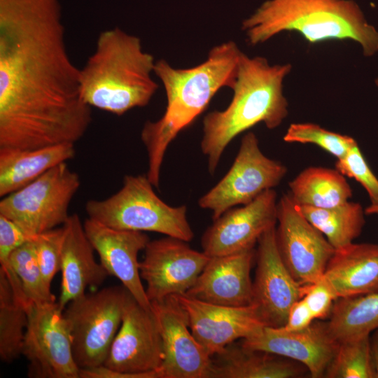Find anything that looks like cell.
I'll return each instance as SVG.
<instances>
[{
  "label": "cell",
  "mask_w": 378,
  "mask_h": 378,
  "mask_svg": "<svg viewBox=\"0 0 378 378\" xmlns=\"http://www.w3.org/2000/svg\"><path fill=\"white\" fill-rule=\"evenodd\" d=\"M0 148L76 144L92 122L53 0H3Z\"/></svg>",
  "instance_id": "cell-1"
},
{
  "label": "cell",
  "mask_w": 378,
  "mask_h": 378,
  "mask_svg": "<svg viewBox=\"0 0 378 378\" xmlns=\"http://www.w3.org/2000/svg\"><path fill=\"white\" fill-rule=\"evenodd\" d=\"M241 51L232 41L213 47L202 63L188 69H176L166 60L155 62L154 74L161 80L167 106L156 121H147L141 139L148 155L147 177L158 188L163 158L170 143L207 108L224 87L235 85Z\"/></svg>",
  "instance_id": "cell-2"
},
{
  "label": "cell",
  "mask_w": 378,
  "mask_h": 378,
  "mask_svg": "<svg viewBox=\"0 0 378 378\" xmlns=\"http://www.w3.org/2000/svg\"><path fill=\"white\" fill-rule=\"evenodd\" d=\"M291 69L290 64L272 65L265 57H249L241 52L230 103L225 109L209 112L203 119L200 147L207 157L211 174L237 135L260 122L275 129L287 117L288 103L283 93V82Z\"/></svg>",
  "instance_id": "cell-3"
},
{
  "label": "cell",
  "mask_w": 378,
  "mask_h": 378,
  "mask_svg": "<svg viewBox=\"0 0 378 378\" xmlns=\"http://www.w3.org/2000/svg\"><path fill=\"white\" fill-rule=\"evenodd\" d=\"M155 64L138 36L118 27L102 31L80 69L81 99L91 108L118 116L146 106L158 88L152 78Z\"/></svg>",
  "instance_id": "cell-4"
},
{
  "label": "cell",
  "mask_w": 378,
  "mask_h": 378,
  "mask_svg": "<svg viewBox=\"0 0 378 378\" xmlns=\"http://www.w3.org/2000/svg\"><path fill=\"white\" fill-rule=\"evenodd\" d=\"M252 46L284 31H295L309 43L351 40L363 53L378 52V31L354 0H267L242 22Z\"/></svg>",
  "instance_id": "cell-5"
},
{
  "label": "cell",
  "mask_w": 378,
  "mask_h": 378,
  "mask_svg": "<svg viewBox=\"0 0 378 378\" xmlns=\"http://www.w3.org/2000/svg\"><path fill=\"white\" fill-rule=\"evenodd\" d=\"M146 175H127L121 188L104 200L85 204L89 218L110 227L155 232L190 241L194 232L187 219L185 205L172 206L154 192Z\"/></svg>",
  "instance_id": "cell-6"
},
{
  "label": "cell",
  "mask_w": 378,
  "mask_h": 378,
  "mask_svg": "<svg viewBox=\"0 0 378 378\" xmlns=\"http://www.w3.org/2000/svg\"><path fill=\"white\" fill-rule=\"evenodd\" d=\"M164 351L155 316L130 295L103 365L80 369V378H159Z\"/></svg>",
  "instance_id": "cell-7"
},
{
  "label": "cell",
  "mask_w": 378,
  "mask_h": 378,
  "mask_svg": "<svg viewBox=\"0 0 378 378\" xmlns=\"http://www.w3.org/2000/svg\"><path fill=\"white\" fill-rule=\"evenodd\" d=\"M130 295L123 286H113L85 293L66 305L63 314L80 369L104 365Z\"/></svg>",
  "instance_id": "cell-8"
},
{
  "label": "cell",
  "mask_w": 378,
  "mask_h": 378,
  "mask_svg": "<svg viewBox=\"0 0 378 378\" xmlns=\"http://www.w3.org/2000/svg\"><path fill=\"white\" fill-rule=\"evenodd\" d=\"M80 186L78 174L66 162L59 164L24 187L3 197L0 215L35 237L64 225Z\"/></svg>",
  "instance_id": "cell-9"
},
{
  "label": "cell",
  "mask_w": 378,
  "mask_h": 378,
  "mask_svg": "<svg viewBox=\"0 0 378 378\" xmlns=\"http://www.w3.org/2000/svg\"><path fill=\"white\" fill-rule=\"evenodd\" d=\"M287 171L282 162L266 156L256 135L248 132L241 139L230 169L200 198L199 206L211 211L214 220L230 209L247 204L264 191L274 189Z\"/></svg>",
  "instance_id": "cell-10"
},
{
  "label": "cell",
  "mask_w": 378,
  "mask_h": 378,
  "mask_svg": "<svg viewBox=\"0 0 378 378\" xmlns=\"http://www.w3.org/2000/svg\"><path fill=\"white\" fill-rule=\"evenodd\" d=\"M63 312L57 302L27 309L22 355L29 362V377L80 378Z\"/></svg>",
  "instance_id": "cell-11"
},
{
  "label": "cell",
  "mask_w": 378,
  "mask_h": 378,
  "mask_svg": "<svg viewBox=\"0 0 378 378\" xmlns=\"http://www.w3.org/2000/svg\"><path fill=\"white\" fill-rule=\"evenodd\" d=\"M277 248L293 278L304 286L322 277L335 250L307 220L288 192L277 202Z\"/></svg>",
  "instance_id": "cell-12"
},
{
  "label": "cell",
  "mask_w": 378,
  "mask_h": 378,
  "mask_svg": "<svg viewBox=\"0 0 378 378\" xmlns=\"http://www.w3.org/2000/svg\"><path fill=\"white\" fill-rule=\"evenodd\" d=\"M187 243L167 236L147 244L139 272L150 303L186 294L208 262L209 255L191 248Z\"/></svg>",
  "instance_id": "cell-13"
},
{
  "label": "cell",
  "mask_w": 378,
  "mask_h": 378,
  "mask_svg": "<svg viewBox=\"0 0 378 378\" xmlns=\"http://www.w3.org/2000/svg\"><path fill=\"white\" fill-rule=\"evenodd\" d=\"M251 305L265 326L285 325L293 304L302 297V286L291 275L279 252L276 225L258 241Z\"/></svg>",
  "instance_id": "cell-14"
},
{
  "label": "cell",
  "mask_w": 378,
  "mask_h": 378,
  "mask_svg": "<svg viewBox=\"0 0 378 378\" xmlns=\"http://www.w3.org/2000/svg\"><path fill=\"white\" fill-rule=\"evenodd\" d=\"M164 351L159 378H209L212 357L192 335L175 295L151 302Z\"/></svg>",
  "instance_id": "cell-15"
},
{
  "label": "cell",
  "mask_w": 378,
  "mask_h": 378,
  "mask_svg": "<svg viewBox=\"0 0 378 378\" xmlns=\"http://www.w3.org/2000/svg\"><path fill=\"white\" fill-rule=\"evenodd\" d=\"M277 202L276 191L270 189L250 203L226 211L204 232L202 251L213 257L254 248L261 235L276 225Z\"/></svg>",
  "instance_id": "cell-16"
},
{
  "label": "cell",
  "mask_w": 378,
  "mask_h": 378,
  "mask_svg": "<svg viewBox=\"0 0 378 378\" xmlns=\"http://www.w3.org/2000/svg\"><path fill=\"white\" fill-rule=\"evenodd\" d=\"M246 349L264 351L303 365L312 378L324 377L338 346L327 322L314 320L301 330L265 326L254 335L243 339Z\"/></svg>",
  "instance_id": "cell-17"
},
{
  "label": "cell",
  "mask_w": 378,
  "mask_h": 378,
  "mask_svg": "<svg viewBox=\"0 0 378 378\" xmlns=\"http://www.w3.org/2000/svg\"><path fill=\"white\" fill-rule=\"evenodd\" d=\"M175 296L187 314L192 335L211 357L265 326L252 305L229 307L206 302L186 294Z\"/></svg>",
  "instance_id": "cell-18"
},
{
  "label": "cell",
  "mask_w": 378,
  "mask_h": 378,
  "mask_svg": "<svg viewBox=\"0 0 378 378\" xmlns=\"http://www.w3.org/2000/svg\"><path fill=\"white\" fill-rule=\"evenodd\" d=\"M88 239L97 252L100 263L118 279L144 307L151 309L139 272V253L150 241L144 232L118 230L88 218L83 223Z\"/></svg>",
  "instance_id": "cell-19"
},
{
  "label": "cell",
  "mask_w": 378,
  "mask_h": 378,
  "mask_svg": "<svg viewBox=\"0 0 378 378\" xmlns=\"http://www.w3.org/2000/svg\"><path fill=\"white\" fill-rule=\"evenodd\" d=\"M255 257L254 248L210 257L186 295L215 304L251 305L253 281L251 270Z\"/></svg>",
  "instance_id": "cell-20"
},
{
  "label": "cell",
  "mask_w": 378,
  "mask_h": 378,
  "mask_svg": "<svg viewBox=\"0 0 378 378\" xmlns=\"http://www.w3.org/2000/svg\"><path fill=\"white\" fill-rule=\"evenodd\" d=\"M62 227V282L57 303L64 311L70 302L85 295L88 287L101 285L108 274L95 260L94 249L86 236L79 216L70 215Z\"/></svg>",
  "instance_id": "cell-21"
},
{
  "label": "cell",
  "mask_w": 378,
  "mask_h": 378,
  "mask_svg": "<svg viewBox=\"0 0 378 378\" xmlns=\"http://www.w3.org/2000/svg\"><path fill=\"white\" fill-rule=\"evenodd\" d=\"M338 298L378 292V244L351 243L335 251L323 274Z\"/></svg>",
  "instance_id": "cell-22"
},
{
  "label": "cell",
  "mask_w": 378,
  "mask_h": 378,
  "mask_svg": "<svg viewBox=\"0 0 378 378\" xmlns=\"http://www.w3.org/2000/svg\"><path fill=\"white\" fill-rule=\"evenodd\" d=\"M214 356L209 378H297L309 374L295 360L248 349L241 343L233 342Z\"/></svg>",
  "instance_id": "cell-23"
},
{
  "label": "cell",
  "mask_w": 378,
  "mask_h": 378,
  "mask_svg": "<svg viewBox=\"0 0 378 378\" xmlns=\"http://www.w3.org/2000/svg\"><path fill=\"white\" fill-rule=\"evenodd\" d=\"M75 154V144L71 143L34 149L0 148V196L24 187Z\"/></svg>",
  "instance_id": "cell-24"
},
{
  "label": "cell",
  "mask_w": 378,
  "mask_h": 378,
  "mask_svg": "<svg viewBox=\"0 0 378 378\" xmlns=\"http://www.w3.org/2000/svg\"><path fill=\"white\" fill-rule=\"evenodd\" d=\"M336 169L309 167L288 183L289 194L298 206L330 208L349 201L353 192Z\"/></svg>",
  "instance_id": "cell-25"
},
{
  "label": "cell",
  "mask_w": 378,
  "mask_h": 378,
  "mask_svg": "<svg viewBox=\"0 0 378 378\" xmlns=\"http://www.w3.org/2000/svg\"><path fill=\"white\" fill-rule=\"evenodd\" d=\"M298 206L307 220L325 236L335 250L353 243L365 223V209L358 202L349 200L330 208Z\"/></svg>",
  "instance_id": "cell-26"
},
{
  "label": "cell",
  "mask_w": 378,
  "mask_h": 378,
  "mask_svg": "<svg viewBox=\"0 0 378 378\" xmlns=\"http://www.w3.org/2000/svg\"><path fill=\"white\" fill-rule=\"evenodd\" d=\"M328 318L329 331L338 342L370 335L378 328V292L337 298Z\"/></svg>",
  "instance_id": "cell-27"
},
{
  "label": "cell",
  "mask_w": 378,
  "mask_h": 378,
  "mask_svg": "<svg viewBox=\"0 0 378 378\" xmlns=\"http://www.w3.org/2000/svg\"><path fill=\"white\" fill-rule=\"evenodd\" d=\"M27 323V309L17 302L0 270V357L4 362L11 363L22 355Z\"/></svg>",
  "instance_id": "cell-28"
},
{
  "label": "cell",
  "mask_w": 378,
  "mask_h": 378,
  "mask_svg": "<svg viewBox=\"0 0 378 378\" xmlns=\"http://www.w3.org/2000/svg\"><path fill=\"white\" fill-rule=\"evenodd\" d=\"M324 377L376 378L370 346V335L338 342Z\"/></svg>",
  "instance_id": "cell-29"
},
{
  "label": "cell",
  "mask_w": 378,
  "mask_h": 378,
  "mask_svg": "<svg viewBox=\"0 0 378 378\" xmlns=\"http://www.w3.org/2000/svg\"><path fill=\"white\" fill-rule=\"evenodd\" d=\"M9 262L30 306L56 302L50 286L46 282L41 271L33 240L15 249L9 256Z\"/></svg>",
  "instance_id": "cell-30"
},
{
  "label": "cell",
  "mask_w": 378,
  "mask_h": 378,
  "mask_svg": "<svg viewBox=\"0 0 378 378\" xmlns=\"http://www.w3.org/2000/svg\"><path fill=\"white\" fill-rule=\"evenodd\" d=\"M283 139L287 143L314 144L337 159L344 157L357 143L350 136L328 130L311 122L290 124Z\"/></svg>",
  "instance_id": "cell-31"
},
{
  "label": "cell",
  "mask_w": 378,
  "mask_h": 378,
  "mask_svg": "<svg viewBox=\"0 0 378 378\" xmlns=\"http://www.w3.org/2000/svg\"><path fill=\"white\" fill-rule=\"evenodd\" d=\"M63 233L64 229L62 226L38 234L33 239L41 271L49 286L61 269Z\"/></svg>",
  "instance_id": "cell-32"
},
{
  "label": "cell",
  "mask_w": 378,
  "mask_h": 378,
  "mask_svg": "<svg viewBox=\"0 0 378 378\" xmlns=\"http://www.w3.org/2000/svg\"><path fill=\"white\" fill-rule=\"evenodd\" d=\"M335 166L344 176L355 179L365 188L370 204L378 202V178L368 164L358 143L344 157L337 159Z\"/></svg>",
  "instance_id": "cell-33"
},
{
  "label": "cell",
  "mask_w": 378,
  "mask_h": 378,
  "mask_svg": "<svg viewBox=\"0 0 378 378\" xmlns=\"http://www.w3.org/2000/svg\"><path fill=\"white\" fill-rule=\"evenodd\" d=\"M315 320H324L330 316L333 304L338 298L333 288L324 278L302 286V297Z\"/></svg>",
  "instance_id": "cell-34"
},
{
  "label": "cell",
  "mask_w": 378,
  "mask_h": 378,
  "mask_svg": "<svg viewBox=\"0 0 378 378\" xmlns=\"http://www.w3.org/2000/svg\"><path fill=\"white\" fill-rule=\"evenodd\" d=\"M34 238L15 223L0 215V261L8 259L15 249Z\"/></svg>",
  "instance_id": "cell-35"
},
{
  "label": "cell",
  "mask_w": 378,
  "mask_h": 378,
  "mask_svg": "<svg viewBox=\"0 0 378 378\" xmlns=\"http://www.w3.org/2000/svg\"><path fill=\"white\" fill-rule=\"evenodd\" d=\"M314 320L308 306L301 298L290 308L286 322L282 328L289 331L301 330L309 326Z\"/></svg>",
  "instance_id": "cell-36"
},
{
  "label": "cell",
  "mask_w": 378,
  "mask_h": 378,
  "mask_svg": "<svg viewBox=\"0 0 378 378\" xmlns=\"http://www.w3.org/2000/svg\"><path fill=\"white\" fill-rule=\"evenodd\" d=\"M370 346L376 378H378V328L370 335Z\"/></svg>",
  "instance_id": "cell-37"
},
{
  "label": "cell",
  "mask_w": 378,
  "mask_h": 378,
  "mask_svg": "<svg viewBox=\"0 0 378 378\" xmlns=\"http://www.w3.org/2000/svg\"><path fill=\"white\" fill-rule=\"evenodd\" d=\"M366 215H378V202L375 204H370L365 209Z\"/></svg>",
  "instance_id": "cell-38"
},
{
  "label": "cell",
  "mask_w": 378,
  "mask_h": 378,
  "mask_svg": "<svg viewBox=\"0 0 378 378\" xmlns=\"http://www.w3.org/2000/svg\"><path fill=\"white\" fill-rule=\"evenodd\" d=\"M375 84L377 86H378V78H377L375 80Z\"/></svg>",
  "instance_id": "cell-39"
}]
</instances>
